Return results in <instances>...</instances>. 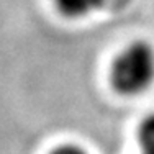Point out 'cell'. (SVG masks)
I'll use <instances>...</instances> for the list:
<instances>
[{"mask_svg":"<svg viewBox=\"0 0 154 154\" xmlns=\"http://www.w3.org/2000/svg\"><path fill=\"white\" fill-rule=\"evenodd\" d=\"M139 154H154V113L146 116L138 130Z\"/></svg>","mask_w":154,"mask_h":154,"instance_id":"obj_3","label":"cell"},{"mask_svg":"<svg viewBox=\"0 0 154 154\" xmlns=\"http://www.w3.org/2000/svg\"><path fill=\"white\" fill-rule=\"evenodd\" d=\"M49 154H89V152L84 148H80V146L69 144L67 143V144H61V146H57V148H54Z\"/></svg>","mask_w":154,"mask_h":154,"instance_id":"obj_4","label":"cell"},{"mask_svg":"<svg viewBox=\"0 0 154 154\" xmlns=\"http://www.w3.org/2000/svg\"><path fill=\"white\" fill-rule=\"evenodd\" d=\"M110 85L125 97L141 95L154 84V46L133 41L115 56L110 66Z\"/></svg>","mask_w":154,"mask_h":154,"instance_id":"obj_1","label":"cell"},{"mask_svg":"<svg viewBox=\"0 0 154 154\" xmlns=\"http://www.w3.org/2000/svg\"><path fill=\"white\" fill-rule=\"evenodd\" d=\"M53 3L61 17L69 20H79L97 12L122 10L130 5L131 0H53Z\"/></svg>","mask_w":154,"mask_h":154,"instance_id":"obj_2","label":"cell"}]
</instances>
